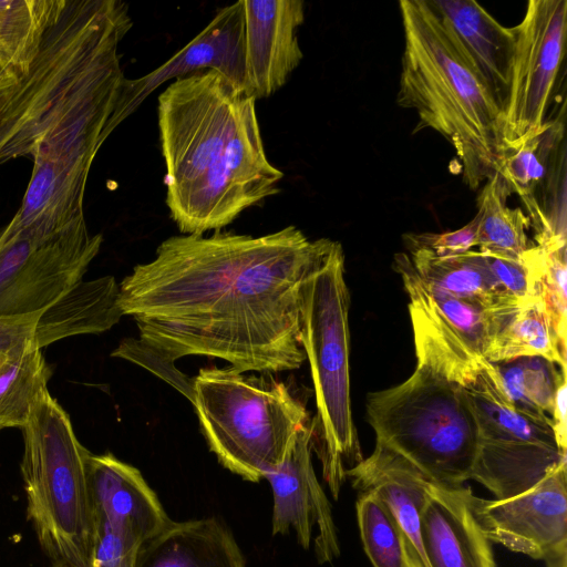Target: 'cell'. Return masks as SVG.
Wrapping results in <instances>:
<instances>
[{"instance_id": "6da1fadb", "label": "cell", "mask_w": 567, "mask_h": 567, "mask_svg": "<svg viewBox=\"0 0 567 567\" xmlns=\"http://www.w3.org/2000/svg\"><path fill=\"white\" fill-rule=\"evenodd\" d=\"M323 243L296 226L258 237L215 230L165 239L118 285L120 309L140 339L123 340L112 355L145 357L150 370L186 355L240 372L299 369L300 288Z\"/></svg>"}, {"instance_id": "7a4b0ae2", "label": "cell", "mask_w": 567, "mask_h": 567, "mask_svg": "<svg viewBox=\"0 0 567 567\" xmlns=\"http://www.w3.org/2000/svg\"><path fill=\"white\" fill-rule=\"evenodd\" d=\"M120 0H0V164L95 158L126 80Z\"/></svg>"}, {"instance_id": "3957f363", "label": "cell", "mask_w": 567, "mask_h": 567, "mask_svg": "<svg viewBox=\"0 0 567 567\" xmlns=\"http://www.w3.org/2000/svg\"><path fill=\"white\" fill-rule=\"evenodd\" d=\"M256 100L220 73L175 79L158 96L166 205L183 235L220 230L280 192Z\"/></svg>"}, {"instance_id": "277c9868", "label": "cell", "mask_w": 567, "mask_h": 567, "mask_svg": "<svg viewBox=\"0 0 567 567\" xmlns=\"http://www.w3.org/2000/svg\"><path fill=\"white\" fill-rule=\"evenodd\" d=\"M403 53L396 103L413 110V133L430 128L454 148L471 189L499 172L503 113L430 0L399 2Z\"/></svg>"}, {"instance_id": "5b68a950", "label": "cell", "mask_w": 567, "mask_h": 567, "mask_svg": "<svg viewBox=\"0 0 567 567\" xmlns=\"http://www.w3.org/2000/svg\"><path fill=\"white\" fill-rule=\"evenodd\" d=\"M401 384L373 392L367 414L377 442L391 449L431 483L460 487L471 480L478 424L465 381L423 348Z\"/></svg>"}, {"instance_id": "8992f818", "label": "cell", "mask_w": 567, "mask_h": 567, "mask_svg": "<svg viewBox=\"0 0 567 567\" xmlns=\"http://www.w3.org/2000/svg\"><path fill=\"white\" fill-rule=\"evenodd\" d=\"M349 306L342 246L324 238L301 284L300 331L317 405L312 450L334 499L346 472L363 460L350 399Z\"/></svg>"}, {"instance_id": "52a82bcc", "label": "cell", "mask_w": 567, "mask_h": 567, "mask_svg": "<svg viewBox=\"0 0 567 567\" xmlns=\"http://www.w3.org/2000/svg\"><path fill=\"white\" fill-rule=\"evenodd\" d=\"M21 474L28 518L54 565L90 567L95 524L89 485L91 453L69 414L45 391L22 427Z\"/></svg>"}, {"instance_id": "ba28073f", "label": "cell", "mask_w": 567, "mask_h": 567, "mask_svg": "<svg viewBox=\"0 0 567 567\" xmlns=\"http://www.w3.org/2000/svg\"><path fill=\"white\" fill-rule=\"evenodd\" d=\"M189 401L218 462L249 482L277 468L298 430L310 421L285 382L246 375L230 365L200 369Z\"/></svg>"}, {"instance_id": "9c48e42d", "label": "cell", "mask_w": 567, "mask_h": 567, "mask_svg": "<svg viewBox=\"0 0 567 567\" xmlns=\"http://www.w3.org/2000/svg\"><path fill=\"white\" fill-rule=\"evenodd\" d=\"M478 424L477 452L471 480L496 498L518 495L567 462L553 422L530 417L505 396L491 362L465 383Z\"/></svg>"}, {"instance_id": "30bf717a", "label": "cell", "mask_w": 567, "mask_h": 567, "mask_svg": "<svg viewBox=\"0 0 567 567\" xmlns=\"http://www.w3.org/2000/svg\"><path fill=\"white\" fill-rule=\"evenodd\" d=\"M102 241L85 218L45 240L0 235V319L48 308L82 280Z\"/></svg>"}, {"instance_id": "8fae6325", "label": "cell", "mask_w": 567, "mask_h": 567, "mask_svg": "<svg viewBox=\"0 0 567 567\" xmlns=\"http://www.w3.org/2000/svg\"><path fill=\"white\" fill-rule=\"evenodd\" d=\"M512 29L514 50L503 113L504 141L520 138L547 121L565 55L567 1H528L523 20Z\"/></svg>"}, {"instance_id": "7c38bea8", "label": "cell", "mask_w": 567, "mask_h": 567, "mask_svg": "<svg viewBox=\"0 0 567 567\" xmlns=\"http://www.w3.org/2000/svg\"><path fill=\"white\" fill-rule=\"evenodd\" d=\"M529 213L537 246L566 245L564 124L547 120L536 131L504 141L499 172Z\"/></svg>"}, {"instance_id": "4fadbf2b", "label": "cell", "mask_w": 567, "mask_h": 567, "mask_svg": "<svg viewBox=\"0 0 567 567\" xmlns=\"http://www.w3.org/2000/svg\"><path fill=\"white\" fill-rule=\"evenodd\" d=\"M471 512L491 543L543 559L567 543V462L548 472L532 488L504 499L467 495Z\"/></svg>"}, {"instance_id": "5bb4252c", "label": "cell", "mask_w": 567, "mask_h": 567, "mask_svg": "<svg viewBox=\"0 0 567 567\" xmlns=\"http://www.w3.org/2000/svg\"><path fill=\"white\" fill-rule=\"evenodd\" d=\"M312 422L296 433L284 462L265 475L272 489V534L292 528L298 543L308 549L313 526L315 554L318 563H330L340 555L337 528L329 499L321 487L311 460Z\"/></svg>"}, {"instance_id": "9a60e30c", "label": "cell", "mask_w": 567, "mask_h": 567, "mask_svg": "<svg viewBox=\"0 0 567 567\" xmlns=\"http://www.w3.org/2000/svg\"><path fill=\"white\" fill-rule=\"evenodd\" d=\"M206 70L220 73L244 90L245 23L241 0L221 8L202 32L161 66L141 78L125 80L116 111L117 126L164 82Z\"/></svg>"}, {"instance_id": "2e32d148", "label": "cell", "mask_w": 567, "mask_h": 567, "mask_svg": "<svg viewBox=\"0 0 567 567\" xmlns=\"http://www.w3.org/2000/svg\"><path fill=\"white\" fill-rule=\"evenodd\" d=\"M245 23V93L254 100L281 89L300 64L301 0H241Z\"/></svg>"}, {"instance_id": "e0dca14e", "label": "cell", "mask_w": 567, "mask_h": 567, "mask_svg": "<svg viewBox=\"0 0 567 567\" xmlns=\"http://www.w3.org/2000/svg\"><path fill=\"white\" fill-rule=\"evenodd\" d=\"M93 161L62 156L34 162L21 205L0 235L45 240L84 218V193Z\"/></svg>"}, {"instance_id": "ac0fdd59", "label": "cell", "mask_w": 567, "mask_h": 567, "mask_svg": "<svg viewBox=\"0 0 567 567\" xmlns=\"http://www.w3.org/2000/svg\"><path fill=\"white\" fill-rule=\"evenodd\" d=\"M94 524L142 544L169 518L141 472L112 453L87 457Z\"/></svg>"}, {"instance_id": "d6986e66", "label": "cell", "mask_w": 567, "mask_h": 567, "mask_svg": "<svg viewBox=\"0 0 567 567\" xmlns=\"http://www.w3.org/2000/svg\"><path fill=\"white\" fill-rule=\"evenodd\" d=\"M353 488L371 491L384 504L401 536L408 567H431L421 536L420 514L430 481L401 455L377 442L374 451L346 472Z\"/></svg>"}, {"instance_id": "ffe728a7", "label": "cell", "mask_w": 567, "mask_h": 567, "mask_svg": "<svg viewBox=\"0 0 567 567\" xmlns=\"http://www.w3.org/2000/svg\"><path fill=\"white\" fill-rule=\"evenodd\" d=\"M471 488L430 483L420 514L421 536L431 567H496L492 543L476 523Z\"/></svg>"}, {"instance_id": "44dd1931", "label": "cell", "mask_w": 567, "mask_h": 567, "mask_svg": "<svg viewBox=\"0 0 567 567\" xmlns=\"http://www.w3.org/2000/svg\"><path fill=\"white\" fill-rule=\"evenodd\" d=\"M504 113L514 50L512 28L473 0H430Z\"/></svg>"}, {"instance_id": "7402d4cb", "label": "cell", "mask_w": 567, "mask_h": 567, "mask_svg": "<svg viewBox=\"0 0 567 567\" xmlns=\"http://www.w3.org/2000/svg\"><path fill=\"white\" fill-rule=\"evenodd\" d=\"M133 567H246L230 530L215 517L173 522L144 540Z\"/></svg>"}, {"instance_id": "603a6c76", "label": "cell", "mask_w": 567, "mask_h": 567, "mask_svg": "<svg viewBox=\"0 0 567 567\" xmlns=\"http://www.w3.org/2000/svg\"><path fill=\"white\" fill-rule=\"evenodd\" d=\"M112 276L80 280L38 316L33 341L40 349L61 339L110 330L123 316Z\"/></svg>"}, {"instance_id": "cb8c5ba5", "label": "cell", "mask_w": 567, "mask_h": 567, "mask_svg": "<svg viewBox=\"0 0 567 567\" xmlns=\"http://www.w3.org/2000/svg\"><path fill=\"white\" fill-rule=\"evenodd\" d=\"M406 248L415 272L433 286L485 308L519 303L502 290L478 250L439 257L422 247Z\"/></svg>"}, {"instance_id": "d4e9b609", "label": "cell", "mask_w": 567, "mask_h": 567, "mask_svg": "<svg viewBox=\"0 0 567 567\" xmlns=\"http://www.w3.org/2000/svg\"><path fill=\"white\" fill-rule=\"evenodd\" d=\"M540 355L566 369V346L558 338L539 296L506 308L488 343V362Z\"/></svg>"}, {"instance_id": "484cf974", "label": "cell", "mask_w": 567, "mask_h": 567, "mask_svg": "<svg viewBox=\"0 0 567 567\" xmlns=\"http://www.w3.org/2000/svg\"><path fill=\"white\" fill-rule=\"evenodd\" d=\"M394 268L401 275L405 289L416 292L431 303L454 332L484 358L501 315L508 306L485 308L424 281L415 272L409 255L404 252L394 256Z\"/></svg>"}, {"instance_id": "4316f807", "label": "cell", "mask_w": 567, "mask_h": 567, "mask_svg": "<svg viewBox=\"0 0 567 567\" xmlns=\"http://www.w3.org/2000/svg\"><path fill=\"white\" fill-rule=\"evenodd\" d=\"M511 192L499 174L486 181L477 197L476 246L485 256L520 261L533 246L528 240L529 218L520 208H511Z\"/></svg>"}, {"instance_id": "83f0119b", "label": "cell", "mask_w": 567, "mask_h": 567, "mask_svg": "<svg viewBox=\"0 0 567 567\" xmlns=\"http://www.w3.org/2000/svg\"><path fill=\"white\" fill-rule=\"evenodd\" d=\"M51 373L42 349L33 340L0 362V430L25 425L33 406L48 391Z\"/></svg>"}, {"instance_id": "f1b7e54d", "label": "cell", "mask_w": 567, "mask_h": 567, "mask_svg": "<svg viewBox=\"0 0 567 567\" xmlns=\"http://www.w3.org/2000/svg\"><path fill=\"white\" fill-rule=\"evenodd\" d=\"M491 364L514 409L537 420L551 421L555 394L566 379V369H557L558 364L540 355L518 357Z\"/></svg>"}, {"instance_id": "f546056e", "label": "cell", "mask_w": 567, "mask_h": 567, "mask_svg": "<svg viewBox=\"0 0 567 567\" xmlns=\"http://www.w3.org/2000/svg\"><path fill=\"white\" fill-rule=\"evenodd\" d=\"M357 520L360 537L374 567H408L398 527L382 501L371 491L359 492Z\"/></svg>"}, {"instance_id": "4dcf8cb0", "label": "cell", "mask_w": 567, "mask_h": 567, "mask_svg": "<svg viewBox=\"0 0 567 567\" xmlns=\"http://www.w3.org/2000/svg\"><path fill=\"white\" fill-rule=\"evenodd\" d=\"M535 284V295L543 300L556 333L566 346L567 254L566 248L533 245L522 256Z\"/></svg>"}, {"instance_id": "1f68e13d", "label": "cell", "mask_w": 567, "mask_h": 567, "mask_svg": "<svg viewBox=\"0 0 567 567\" xmlns=\"http://www.w3.org/2000/svg\"><path fill=\"white\" fill-rule=\"evenodd\" d=\"M478 218L475 217L460 229L442 234L405 235L406 246L422 247L439 257H451L465 254L476 246Z\"/></svg>"}, {"instance_id": "d6a6232c", "label": "cell", "mask_w": 567, "mask_h": 567, "mask_svg": "<svg viewBox=\"0 0 567 567\" xmlns=\"http://www.w3.org/2000/svg\"><path fill=\"white\" fill-rule=\"evenodd\" d=\"M485 257L491 272L508 297L522 303L535 296L532 275L522 260Z\"/></svg>"}, {"instance_id": "836d02e7", "label": "cell", "mask_w": 567, "mask_h": 567, "mask_svg": "<svg viewBox=\"0 0 567 567\" xmlns=\"http://www.w3.org/2000/svg\"><path fill=\"white\" fill-rule=\"evenodd\" d=\"M39 315L40 312L25 317L0 319V362L9 353L33 340Z\"/></svg>"}, {"instance_id": "e575fe53", "label": "cell", "mask_w": 567, "mask_h": 567, "mask_svg": "<svg viewBox=\"0 0 567 567\" xmlns=\"http://www.w3.org/2000/svg\"><path fill=\"white\" fill-rule=\"evenodd\" d=\"M567 383L564 379L555 394L551 422L558 445L567 452V416H566Z\"/></svg>"}, {"instance_id": "d590c367", "label": "cell", "mask_w": 567, "mask_h": 567, "mask_svg": "<svg viewBox=\"0 0 567 567\" xmlns=\"http://www.w3.org/2000/svg\"><path fill=\"white\" fill-rule=\"evenodd\" d=\"M543 560L547 567H567V543L553 548Z\"/></svg>"}, {"instance_id": "8d00e7d4", "label": "cell", "mask_w": 567, "mask_h": 567, "mask_svg": "<svg viewBox=\"0 0 567 567\" xmlns=\"http://www.w3.org/2000/svg\"><path fill=\"white\" fill-rule=\"evenodd\" d=\"M53 567H68V566H64V565H54Z\"/></svg>"}]
</instances>
